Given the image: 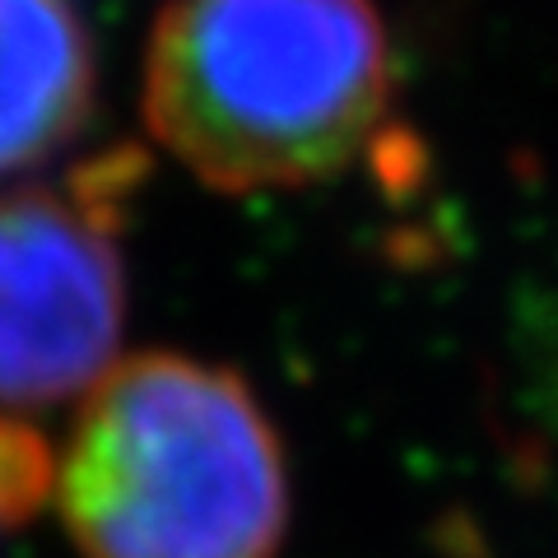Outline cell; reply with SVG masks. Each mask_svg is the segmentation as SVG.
I'll list each match as a JSON object with an SVG mask.
<instances>
[{"mask_svg":"<svg viewBox=\"0 0 558 558\" xmlns=\"http://www.w3.org/2000/svg\"><path fill=\"white\" fill-rule=\"evenodd\" d=\"M396 102L377 0H172L149 28V140L229 201L336 182Z\"/></svg>","mask_w":558,"mask_h":558,"instance_id":"cell-1","label":"cell"},{"mask_svg":"<svg viewBox=\"0 0 558 558\" xmlns=\"http://www.w3.org/2000/svg\"><path fill=\"white\" fill-rule=\"evenodd\" d=\"M57 488V457L28 418L0 414V539L24 531Z\"/></svg>","mask_w":558,"mask_h":558,"instance_id":"cell-5","label":"cell"},{"mask_svg":"<svg viewBox=\"0 0 558 558\" xmlns=\"http://www.w3.org/2000/svg\"><path fill=\"white\" fill-rule=\"evenodd\" d=\"M80 558H279L293 526L284 438L229 363L145 349L84 396L57 465Z\"/></svg>","mask_w":558,"mask_h":558,"instance_id":"cell-2","label":"cell"},{"mask_svg":"<svg viewBox=\"0 0 558 558\" xmlns=\"http://www.w3.org/2000/svg\"><path fill=\"white\" fill-rule=\"evenodd\" d=\"M145 149L108 145L0 191V410H47L112 373Z\"/></svg>","mask_w":558,"mask_h":558,"instance_id":"cell-3","label":"cell"},{"mask_svg":"<svg viewBox=\"0 0 558 558\" xmlns=\"http://www.w3.org/2000/svg\"><path fill=\"white\" fill-rule=\"evenodd\" d=\"M98 112V47L75 0H0V182L75 145Z\"/></svg>","mask_w":558,"mask_h":558,"instance_id":"cell-4","label":"cell"}]
</instances>
